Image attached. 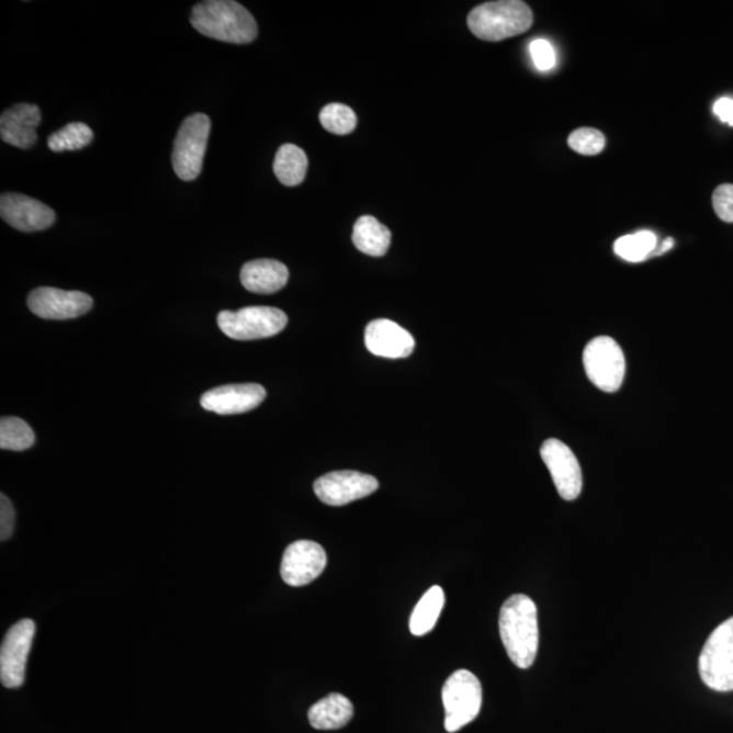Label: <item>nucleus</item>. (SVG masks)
Masks as SVG:
<instances>
[{
	"label": "nucleus",
	"instance_id": "f257e3e1",
	"mask_svg": "<svg viewBox=\"0 0 733 733\" xmlns=\"http://www.w3.org/2000/svg\"><path fill=\"white\" fill-rule=\"evenodd\" d=\"M498 627L504 649L515 666L522 669L530 668L535 662L540 646V628H538L534 600L523 594L512 595L501 607Z\"/></svg>",
	"mask_w": 733,
	"mask_h": 733
},
{
	"label": "nucleus",
	"instance_id": "f03ea898",
	"mask_svg": "<svg viewBox=\"0 0 733 733\" xmlns=\"http://www.w3.org/2000/svg\"><path fill=\"white\" fill-rule=\"evenodd\" d=\"M191 24L199 33L223 43L255 42L259 27L255 16L233 0H208L194 5Z\"/></svg>",
	"mask_w": 733,
	"mask_h": 733
},
{
	"label": "nucleus",
	"instance_id": "7ed1b4c3",
	"mask_svg": "<svg viewBox=\"0 0 733 733\" xmlns=\"http://www.w3.org/2000/svg\"><path fill=\"white\" fill-rule=\"evenodd\" d=\"M534 22L529 4L520 0H501L477 5L467 16V26L484 42H503L523 34Z\"/></svg>",
	"mask_w": 733,
	"mask_h": 733
},
{
	"label": "nucleus",
	"instance_id": "20e7f679",
	"mask_svg": "<svg viewBox=\"0 0 733 733\" xmlns=\"http://www.w3.org/2000/svg\"><path fill=\"white\" fill-rule=\"evenodd\" d=\"M444 729L454 733L477 719L483 706V686L467 669H458L446 680L442 690Z\"/></svg>",
	"mask_w": 733,
	"mask_h": 733
},
{
	"label": "nucleus",
	"instance_id": "39448f33",
	"mask_svg": "<svg viewBox=\"0 0 733 733\" xmlns=\"http://www.w3.org/2000/svg\"><path fill=\"white\" fill-rule=\"evenodd\" d=\"M698 672L709 689L733 690V617L715 628L701 651Z\"/></svg>",
	"mask_w": 733,
	"mask_h": 733
},
{
	"label": "nucleus",
	"instance_id": "423d86ee",
	"mask_svg": "<svg viewBox=\"0 0 733 733\" xmlns=\"http://www.w3.org/2000/svg\"><path fill=\"white\" fill-rule=\"evenodd\" d=\"M289 324V317L279 308L253 306L238 312H222L217 325L227 337L238 341L268 339L277 336Z\"/></svg>",
	"mask_w": 733,
	"mask_h": 733
},
{
	"label": "nucleus",
	"instance_id": "0eeeda50",
	"mask_svg": "<svg viewBox=\"0 0 733 733\" xmlns=\"http://www.w3.org/2000/svg\"><path fill=\"white\" fill-rule=\"evenodd\" d=\"M210 132L211 120L207 114L196 113L183 120L171 156L180 180L193 181L202 173Z\"/></svg>",
	"mask_w": 733,
	"mask_h": 733
},
{
	"label": "nucleus",
	"instance_id": "6e6552de",
	"mask_svg": "<svg viewBox=\"0 0 733 733\" xmlns=\"http://www.w3.org/2000/svg\"><path fill=\"white\" fill-rule=\"evenodd\" d=\"M588 380L606 393L620 391L625 377L627 362L620 346L611 337H597L587 343L583 353Z\"/></svg>",
	"mask_w": 733,
	"mask_h": 733
},
{
	"label": "nucleus",
	"instance_id": "1a4fd4ad",
	"mask_svg": "<svg viewBox=\"0 0 733 733\" xmlns=\"http://www.w3.org/2000/svg\"><path fill=\"white\" fill-rule=\"evenodd\" d=\"M36 634L34 621L21 620L5 633L0 649V680L8 689H16L25 684L29 654Z\"/></svg>",
	"mask_w": 733,
	"mask_h": 733
},
{
	"label": "nucleus",
	"instance_id": "9d476101",
	"mask_svg": "<svg viewBox=\"0 0 733 733\" xmlns=\"http://www.w3.org/2000/svg\"><path fill=\"white\" fill-rule=\"evenodd\" d=\"M380 483L370 474L342 471L323 475L314 483L315 495L326 506L341 507L374 494Z\"/></svg>",
	"mask_w": 733,
	"mask_h": 733
},
{
	"label": "nucleus",
	"instance_id": "9b49d317",
	"mask_svg": "<svg viewBox=\"0 0 733 733\" xmlns=\"http://www.w3.org/2000/svg\"><path fill=\"white\" fill-rule=\"evenodd\" d=\"M27 306L40 318L65 320L89 313L93 307V300L80 291L40 287L29 295Z\"/></svg>",
	"mask_w": 733,
	"mask_h": 733
},
{
	"label": "nucleus",
	"instance_id": "f8f14e48",
	"mask_svg": "<svg viewBox=\"0 0 733 733\" xmlns=\"http://www.w3.org/2000/svg\"><path fill=\"white\" fill-rule=\"evenodd\" d=\"M541 456L559 495L564 500H576L583 489V473L574 452L561 440L548 439L541 447Z\"/></svg>",
	"mask_w": 733,
	"mask_h": 733
},
{
	"label": "nucleus",
	"instance_id": "ddd939ff",
	"mask_svg": "<svg viewBox=\"0 0 733 733\" xmlns=\"http://www.w3.org/2000/svg\"><path fill=\"white\" fill-rule=\"evenodd\" d=\"M328 557L319 543L314 541H296L285 549L280 575L291 587L307 586L326 568Z\"/></svg>",
	"mask_w": 733,
	"mask_h": 733
},
{
	"label": "nucleus",
	"instance_id": "4468645a",
	"mask_svg": "<svg viewBox=\"0 0 733 733\" xmlns=\"http://www.w3.org/2000/svg\"><path fill=\"white\" fill-rule=\"evenodd\" d=\"M2 219L16 230L24 233L42 232L54 225L56 215L53 208L36 199L20 193H3L0 198Z\"/></svg>",
	"mask_w": 733,
	"mask_h": 733
},
{
	"label": "nucleus",
	"instance_id": "2eb2a0df",
	"mask_svg": "<svg viewBox=\"0 0 733 733\" xmlns=\"http://www.w3.org/2000/svg\"><path fill=\"white\" fill-rule=\"evenodd\" d=\"M267 397V391L257 383L226 385L204 393L200 404L217 415H240L257 408Z\"/></svg>",
	"mask_w": 733,
	"mask_h": 733
},
{
	"label": "nucleus",
	"instance_id": "dca6fc26",
	"mask_svg": "<svg viewBox=\"0 0 733 733\" xmlns=\"http://www.w3.org/2000/svg\"><path fill=\"white\" fill-rule=\"evenodd\" d=\"M365 347L375 357L405 359L415 351V339L403 326L391 319H375L364 334Z\"/></svg>",
	"mask_w": 733,
	"mask_h": 733
},
{
	"label": "nucleus",
	"instance_id": "f3484780",
	"mask_svg": "<svg viewBox=\"0 0 733 733\" xmlns=\"http://www.w3.org/2000/svg\"><path fill=\"white\" fill-rule=\"evenodd\" d=\"M42 123V112L33 104H16L2 113L0 136L10 146L27 148L36 145L37 127Z\"/></svg>",
	"mask_w": 733,
	"mask_h": 733
},
{
	"label": "nucleus",
	"instance_id": "a211bd4d",
	"mask_svg": "<svg viewBox=\"0 0 733 733\" xmlns=\"http://www.w3.org/2000/svg\"><path fill=\"white\" fill-rule=\"evenodd\" d=\"M289 268L278 260H255L245 263L240 283L255 294H274L289 283Z\"/></svg>",
	"mask_w": 733,
	"mask_h": 733
},
{
	"label": "nucleus",
	"instance_id": "6ab92c4d",
	"mask_svg": "<svg viewBox=\"0 0 733 733\" xmlns=\"http://www.w3.org/2000/svg\"><path fill=\"white\" fill-rule=\"evenodd\" d=\"M354 709L351 700L340 692H331L308 709V721L314 730H340L352 720Z\"/></svg>",
	"mask_w": 733,
	"mask_h": 733
},
{
	"label": "nucleus",
	"instance_id": "aec40b11",
	"mask_svg": "<svg viewBox=\"0 0 733 733\" xmlns=\"http://www.w3.org/2000/svg\"><path fill=\"white\" fill-rule=\"evenodd\" d=\"M352 240L362 253L382 257L391 248L392 233L374 216L364 215L354 223Z\"/></svg>",
	"mask_w": 733,
	"mask_h": 733
},
{
	"label": "nucleus",
	"instance_id": "412c9836",
	"mask_svg": "<svg viewBox=\"0 0 733 733\" xmlns=\"http://www.w3.org/2000/svg\"><path fill=\"white\" fill-rule=\"evenodd\" d=\"M308 159L306 153L295 145H283L274 158L273 171L285 187L300 185L306 179Z\"/></svg>",
	"mask_w": 733,
	"mask_h": 733
},
{
	"label": "nucleus",
	"instance_id": "4be33fe9",
	"mask_svg": "<svg viewBox=\"0 0 733 733\" xmlns=\"http://www.w3.org/2000/svg\"><path fill=\"white\" fill-rule=\"evenodd\" d=\"M446 602L444 591L442 587L433 586L422 595L420 602L416 605L414 612H411L409 629L414 635H426L432 632L435 625L439 620L440 612L443 610Z\"/></svg>",
	"mask_w": 733,
	"mask_h": 733
},
{
	"label": "nucleus",
	"instance_id": "5701e85b",
	"mask_svg": "<svg viewBox=\"0 0 733 733\" xmlns=\"http://www.w3.org/2000/svg\"><path fill=\"white\" fill-rule=\"evenodd\" d=\"M36 442L33 429L19 417H3L0 421V449L25 451Z\"/></svg>",
	"mask_w": 733,
	"mask_h": 733
},
{
	"label": "nucleus",
	"instance_id": "b1692460",
	"mask_svg": "<svg viewBox=\"0 0 733 733\" xmlns=\"http://www.w3.org/2000/svg\"><path fill=\"white\" fill-rule=\"evenodd\" d=\"M93 131L83 123L67 124L48 137V147L55 153L82 150L93 142Z\"/></svg>",
	"mask_w": 733,
	"mask_h": 733
},
{
	"label": "nucleus",
	"instance_id": "393cba45",
	"mask_svg": "<svg viewBox=\"0 0 733 733\" xmlns=\"http://www.w3.org/2000/svg\"><path fill=\"white\" fill-rule=\"evenodd\" d=\"M656 244L657 239L654 233L640 232L617 239L614 251L623 260L640 262L644 261L656 249Z\"/></svg>",
	"mask_w": 733,
	"mask_h": 733
},
{
	"label": "nucleus",
	"instance_id": "a878e982",
	"mask_svg": "<svg viewBox=\"0 0 733 733\" xmlns=\"http://www.w3.org/2000/svg\"><path fill=\"white\" fill-rule=\"evenodd\" d=\"M319 122L335 135H349L357 128L358 117L351 108L342 104L326 105L319 113Z\"/></svg>",
	"mask_w": 733,
	"mask_h": 733
},
{
	"label": "nucleus",
	"instance_id": "bb28decb",
	"mask_svg": "<svg viewBox=\"0 0 733 733\" xmlns=\"http://www.w3.org/2000/svg\"><path fill=\"white\" fill-rule=\"evenodd\" d=\"M568 145L582 156H598L604 151L606 137L602 132L595 128H578L570 135Z\"/></svg>",
	"mask_w": 733,
	"mask_h": 733
},
{
	"label": "nucleus",
	"instance_id": "cd10ccee",
	"mask_svg": "<svg viewBox=\"0 0 733 733\" xmlns=\"http://www.w3.org/2000/svg\"><path fill=\"white\" fill-rule=\"evenodd\" d=\"M530 55L540 71L553 70L555 61H557L553 45L545 38H537L530 44Z\"/></svg>",
	"mask_w": 733,
	"mask_h": 733
},
{
	"label": "nucleus",
	"instance_id": "c85d7f7f",
	"mask_svg": "<svg viewBox=\"0 0 733 733\" xmlns=\"http://www.w3.org/2000/svg\"><path fill=\"white\" fill-rule=\"evenodd\" d=\"M713 208L721 221L733 223V185L724 183L713 193Z\"/></svg>",
	"mask_w": 733,
	"mask_h": 733
},
{
	"label": "nucleus",
	"instance_id": "c756f323",
	"mask_svg": "<svg viewBox=\"0 0 733 733\" xmlns=\"http://www.w3.org/2000/svg\"><path fill=\"white\" fill-rule=\"evenodd\" d=\"M15 527V509L8 496L0 497V540L8 541Z\"/></svg>",
	"mask_w": 733,
	"mask_h": 733
},
{
	"label": "nucleus",
	"instance_id": "7c9ffc66",
	"mask_svg": "<svg viewBox=\"0 0 733 733\" xmlns=\"http://www.w3.org/2000/svg\"><path fill=\"white\" fill-rule=\"evenodd\" d=\"M714 114L718 116L721 122L731 125L733 127V100L729 97L715 101L714 104Z\"/></svg>",
	"mask_w": 733,
	"mask_h": 733
},
{
	"label": "nucleus",
	"instance_id": "2f4dec72",
	"mask_svg": "<svg viewBox=\"0 0 733 733\" xmlns=\"http://www.w3.org/2000/svg\"><path fill=\"white\" fill-rule=\"evenodd\" d=\"M675 240L673 238H667L661 246V249L657 250V255H664L669 249L674 248Z\"/></svg>",
	"mask_w": 733,
	"mask_h": 733
}]
</instances>
